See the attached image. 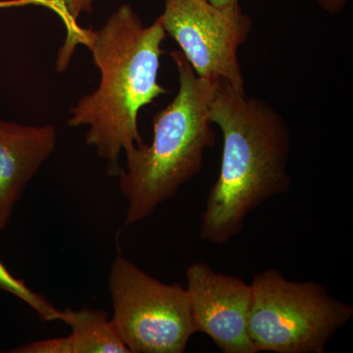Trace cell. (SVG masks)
I'll return each instance as SVG.
<instances>
[{"mask_svg":"<svg viewBox=\"0 0 353 353\" xmlns=\"http://www.w3.org/2000/svg\"><path fill=\"white\" fill-rule=\"evenodd\" d=\"M57 130L0 120V229L8 224L28 183L50 157Z\"/></svg>","mask_w":353,"mask_h":353,"instance_id":"cell-8","label":"cell"},{"mask_svg":"<svg viewBox=\"0 0 353 353\" xmlns=\"http://www.w3.org/2000/svg\"><path fill=\"white\" fill-rule=\"evenodd\" d=\"M111 320L131 353H183L196 334L187 290L148 275L119 255L109 276Z\"/></svg>","mask_w":353,"mask_h":353,"instance_id":"cell-5","label":"cell"},{"mask_svg":"<svg viewBox=\"0 0 353 353\" xmlns=\"http://www.w3.org/2000/svg\"><path fill=\"white\" fill-rule=\"evenodd\" d=\"M164 4L157 19L179 44L196 76L223 79L245 90L238 51L248 41L252 21L240 4L218 7L208 0H164Z\"/></svg>","mask_w":353,"mask_h":353,"instance_id":"cell-6","label":"cell"},{"mask_svg":"<svg viewBox=\"0 0 353 353\" xmlns=\"http://www.w3.org/2000/svg\"><path fill=\"white\" fill-rule=\"evenodd\" d=\"M38 2L57 11L66 27V39L60 50L57 60V68L62 71L66 68L71 59L77 46V39L82 30V28L79 27L77 19L83 12H92V0H38Z\"/></svg>","mask_w":353,"mask_h":353,"instance_id":"cell-10","label":"cell"},{"mask_svg":"<svg viewBox=\"0 0 353 353\" xmlns=\"http://www.w3.org/2000/svg\"><path fill=\"white\" fill-rule=\"evenodd\" d=\"M209 117L222 132V159L201 215L199 238L222 245L243 232L252 211L289 192L290 132L268 102L223 79L216 80Z\"/></svg>","mask_w":353,"mask_h":353,"instance_id":"cell-1","label":"cell"},{"mask_svg":"<svg viewBox=\"0 0 353 353\" xmlns=\"http://www.w3.org/2000/svg\"><path fill=\"white\" fill-rule=\"evenodd\" d=\"M16 353H72L71 341L69 336L65 338L50 339V340L34 341L23 345Z\"/></svg>","mask_w":353,"mask_h":353,"instance_id":"cell-12","label":"cell"},{"mask_svg":"<svg viewBox=\"0 0 353 353\" xmlns=\"http://www.w3.org/2000/svg\"><path fill=\"white\" fill-rule=\"evenodd\" d=\"M248 332L257 352L325 353L353 307L314 281L294 282L277 269L253 277Z\"/></svg>","mask_w":353,"mask_h":353,"instance_id":"cell-4","label":"cell"},{"mask_svg":"<svg viewBox=\"0 0 353 353\" xmlns=\"http://www.w3.org/2000/svg\"><path fill=\"white\" fill-rule=\"evenodd\" d=\"M9 4H12V3H7V2H0V7L4 6H9Z\"/></svg>","mask_w":353,"mask_h":353,"instance_id":"cell-15","label":"cell"},{"mask_svg":"<svg viewBox=\"0 0 353 353\" xmlns=\"http://www.w3.org/2000/svg\"><path fill=\"white\" fill-rule=\"evenodd\" d=\"M317 1L327 12L336 14L343 10L348 0H317Z\"/></svg>","mask_w":353,"mask_h":353,"instance_id":"cell-13","label":"cell"},{"mask_svg":"<svg viewBox=\"0 0 353 353\" xmlns=\"http://www.w3.org/2000/svg\"><path fill=\"white\" fill-rule=\"evenodd\" d=\"M65 323L72 329V353H131L121 340L108 313L97 309L66 310Z\"/></svg>","mask_w":353,"mask_h":353,"instance_id":"cell-9","label":"cell"},{"mask_svg":"<svg viewBox=\"0 0 353 353\" xmlns=\"http://www.w3.org/2000/svg\"><path fill=\"white\" fill-rule=\"evenodd\" d=\"M0 290L10 292L31 306L44 321H65L66 312L51 305L43 296L32 292L23 281L16 279L0 261Z\"/></svg>","mask_w":353,"mask_h":353,"instance_id":"cell-11","label":"cell"},{"mask_svg":"<svg viewBox=\"0 0 353 353\" xmlns=\"http://www.w3.org/2000/svg\"><path fill=\"white\" fill-rule=\"evenodd\" d=\"M185 278L196 333L209 336L223 353H259L248 332L250 284L202 261L190 264Z\"/></svg>","mask_w":353,"mask_h":353,"instance_id":"cell-7","label":"cell"},{"mask_svg":"<svg viewBox=\"0 0 353 353\" xmlns=\"http://www.w3.org/2000/svg\"><path fill=\"white\" fill-rule=\"evenodd\" d=\"M166 37L159 20L145 26L124 4L97 31L81 30L77 44L88 46L101 83L71 109L70 126H88L85 141L108 162V173L119 175L118 159L143 145L139 110L168 90L158 83L162 43Z\"/></svg>","mask_w":353,"mask_h":353,"instance_id":"cell-2","label":"cell"},{"mask_svg":"<svg viewBox=\"0 0 353 353\" xmlns=\"http://www.w3.org/2000/svg\"><path fill=\"white\" fill-rule=\"evenodd\" d=\"M170 55L178 70V94L153 118L152 143L128 153L118 175L128 202L127 226L146 219L175 196L201 171L204 153L215 145L209 106L216 80L196 76L182 51Z\"/></svg>","mask_w":353,"mask_h":353,"instance_id":"cell-3","label":"cell"},{"mask_svg":"<svg viewBox=\"0 0 353 353\" xmlns=\"http://www.w3.org/2000/svg\"><path fill=\"white\" fill-rule=\"evenodd\" d=\"M208 1L218 7L236 6L240 4L239 0H208Z\"/></svg>","mask_w":353,"mask_h":353,"instance_id":"cell-14","label":"cell"}]
</instances>
